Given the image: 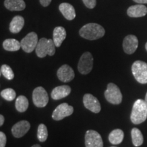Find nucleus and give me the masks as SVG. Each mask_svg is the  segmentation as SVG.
Here are the masks:
<instances>
[{
	"instance_id": "obj_1",
	"label": "nucleus",
	"mask_w": 147,
	"mask_h": 147,
	"mask_svg": "<svg viewBox=\"0 0 147 147\" xmlns=\"http://www.w3.org/2000/svg\"><path fill=\"white\" fill-rule=\"evenodd\" d=\"M79 34L84 39L95 40L104 36L105 29L99 24L88 23L80 29Z\"/></svg>"
},
{
	"instance_id": "obj_2",
	"label": "nucleus",
	"mask_w": 147,
	"mask_h": 147,
	"mask_svg": "<svg viewBox=\"0 0 147 147\" xmlns=\"http://www.w3.org/2000/svg\"><path fill=\"white\" fill-rule=\"evenodd\" d=\"M131 122L134 124L142 123L147 119V104L144 100L138 99L134 102L131 114Z\"/></svg>"
},
{
	"instance_id": "obj_3",
	"label": "nucleus",
	"mask_w": 147,
	"mask_h": 147,
	"mask_svg": "<svg viewBox=\"0 0 147 147\" xmlns=\"http://www.w3.org/2000/svg\"><path fill=\"white\" fill-rule=\"evenodd\" d=\"M55 42L52 39H47L42 38L39 40L36 48V53L40 58H44L47 55L53 56L55 53Z\"/></svg>"
},
{
	"instance_id": "obj_4",
	"label": "nucleus",
	"mask_w": 147,
	"mask_h": 147,
	"mask_svg": "<svg viewBox=\"0 0 147 147\" xmlns=\"http://www.w3.org/2000/svg\"><path fill=\"white\" fill-rule=\"evenodd\" d=\"M131 71L134 78L139 83H147V63L142 61H136L133 63Z\"/></svg>"
},
{
	"instance_id": "obj_5",
	"label": "nucleus",
	"mask_w": 147,
	"mask_h": 147,
	"mask_svg": "<svg viewBox=\"0 0 147 147\" xmlns=\"http://www.w3.org/2000/svg\"><path fill=\"white\" fill-rule=\"evenodd\" d=\"M104 95L106 100L110 104H119L122 102L123 96L120 89L114 83H109L108 84Z\"/></svg>"
},
{
	"instance_id": "obj_6",
	"label": "nucleus",
	"mask_w": 147,
	"mask_h": 147,
	"mask_svg": "<svg viewBox=\"0 0 147 147\" xmlns=\"http://www.w3.org/2000/svg\"><path fill=\"white\" fill-rule=\"evenodd\" d=\"M93 57L91 53L85 52L82 55L79 59L78 64V69L82 74H88L93 69Z\"/></svg>"
},
{
	"instance_id": "obj_7",
	"label": "nucleus",
	"mask_w": 147,
	"mask_h": 147,
	"mask_svg": "<svg viewBox=\"0 0 147 147\" xmlns=\"http://www.w3.org/2000/svg\"><path fill=\"white\" fill-rule=\"evenodd\" d=\"M32 100L34 105L38 108L45 107L49 102V95L42 87L36 88L33 91Z\"/></svg>"
},
{
	"instance_id": "obj_8",
	"label": "nucleus",
	"mask_w": 147,
	"mask_h": 147,
	"mask_svg": "<svg viewBox=\"0 0 147 147\" xmlns=\"http://www.w3.org/2000/svg\"><path fill=\"white\" fill-rule=\"evenodd\" d=\"M38 35L35 32H30L21 41L22 49L25 53H30L34 51L38 43Z\"/></svg>"
},
{
	"instance_id": "obj_9",
	"label": "nucleus",
	"mask_w": 147,
	"mask_h": 147,
	"mask_svg": "<svg viewBox=\"0 0 147 147\" xmlns=\"http://www.w3.org/2000/svg\"><path fill=\"white\" fill-rule=\"evenodd\" d=\"M74 112V108L69 106L67 103L59 105L53 111L52 117L55 121H60L63 119L65 117L70 116Z\"/></svg>"
},
{
	"instance_id": "obj_10",
	"label": "nucleus",
	"mask_w": 147,
	"mask_h": 147,
	"mask_svg": "<svg viewBox=\"0 0 147 147\" xmlns=\"http://www.w3.org/2000/svg\"><path fill=\"white\" fill-rule=\"evenodd\" d=\"M86 147H103V140L100 134L94 130H88L85 134Z\"/></svg>"
},
{
	"instance_id": "obj_11",
	"label": "nucleus",
	"mask_w": 147,
	"mask_h": 147,
	"mask_svg": "<svg viewBox=\"0 0 147 147\" xmlns=\"http://www.w3.org/2000/svg\"><path fill=\"white\" fill-rule=\"evenodd\" d=\"M83 104L86 108L94 113H99L101 110L100 103L93 95L87 93L83 97Z\"/></svg>"
},
{
	"instance_id": "obj_12",
	"label": "nucleus",
	"mask_w": 147,
	"mask_h": 147,
	"mask_svg": "<svg viewBox=\"0 0 147 147\" xmlns=\"http://www.w3.org/2000/svg\"><path fill=\"white\" fill-rule=\"evenodd\" d=\"M138 47V40L134 35H128L124 38L123 42V48L125 53L128 55L133 54Z\"/></svg>"
},
{
	"instance_id": "obj_13",
	"label": "nucleus",
	"mask_w": 147,
	"mask_h": 147,
	"mask_svg": "<svg viewBox=\"0 0 147 147\" xmlns=\"http://www.w3.org/2000/svg\"><path fill=\"white\" fill-rule=\"evenodd\" d=\"M57 75L61 81L63 82L71 81L75 76L74 71L68 65H63L61 66L57 70Z\"/></svg>"
},
{
	"instance_id": "obj_14",
	"label": "nucleus",
	"mask_w": 147,
	"mask_h": 147,
	"mask_svg": "<svg viewBox=\"0 0 147 147\" xmlns=\"http://www.w3.org/2000/svg\"><path fill=\"white\" fill-rule=\"evenodd\" d=\"M30 123L27 121H21L16 123L12 128V133L16 138L23 137L30 129Z\"/></svg>"
},
{
	"instance_id": "obj_15",
	"label": "nucleus",
	"mask_w": 147,
	"mask_h": 147,
	"mask_svg": "<svg viewBox=\"0 0 147 147\" xmlns=\"http://www.w3.org/2000/svg\"><path fill=\"white\" fill-rule=\"evenodd\" d=\"M71 93V88L68 85H61L55 87L51 92V97L53 100H58L68 96Z\"/></svg>"
},
{
	"instance_id": "obj_16",
	"label": "nucleus",
	"mask_w": 147,
	"mask_h": 147,
	"mask_svg": "<svg viewBox=\"0 0 147 147\" xmlns=\"http://www.w3.org/2000/svg\"><path fill=\"white\" fill-rule=\"evenodd\" d=\"M128 16L130 17L138 18L144 16L147 14V8L143 4H137L130 6L127 11Z\"/></svg>"
},
{
	"instance_id": "obj_17",
	"label": "nucleus",
	"mask_w": 147,
	"mask_h": 147,
	"mask_svg": "<svg viewBox=\"0 0 147 147\" xmlns=\"http://www.w3.org/2000/svg\"><path fill=\"white\" fill-rule=\"evenodd\" d=\"M60 12L68 21H71L76 17V12L73 5L68 3H62L59 6Z\"/></svg>"
},
{
	"instance_id": "obj_18",
	"label": "nucleus",
	"mask_w": 147,
	"mask_h": 147,
	"mask_svg": "<svg viewBox=\"0 0 147 147\" xmlns=\"http://www.w3.org/2000/svg\"><path fill=\"white\" fill-rule=\"evenodd\" d=\"M4 5L10 11H21L26 7L24 0H5Z\"/></svg>"
},
{
	"instance_id": "obj_19",
	"label": "nucleus",
	"mask_w": 147,
	"mask_h": 147,
	"mask_svg": "<svg viewBox=\"0 0 147 147\" xmlns=\"http://www.w3.org/2000/svg\"><path fill=\"white\" fill-rule=\"evenodd\" d=\"M66 38V31L63 27H55L53 31V41L56 47H59Z\"/></svg>"
},
{
	"instance_id": "obj_20",
	"label": "nucleus",
	"mask_w": 147,
	"mask_h": 147,
	"mask_svg": "<svg viewBox=\"0 0 147 147\" xmlns=\"http://www.w3.org/2000/svg\"><path fill=\"white\" fill-rule=\"evenodd\" d=\"M25 24V20L21 16H16L12 18L10 24V31L13 34L19 33L23 29Z\"/></svg>"
},
{
	"instance_id": "obj_21",
	"label": "nucleus",
	"mask_w": 147,
	"mask_h": 147,
	"mask_svg": "<svg viewBox=\"0 0 147 147\" xmlns=\"http://www.w3.org/2000/svg\"><path fill=\"white\" fill-rule=\"evenodd\" d=\"M124 138V133L120 129L113 130L110 132L108 136L110 142L113 144H119L123 142Z\"/></svg>"
},
{
	"instance_id": "obj_22",
	"label": "nucleus",
	"mask_w": 147,
	"mask_h": 147,
	"mask_svg": "<svg viewBox=\"0 0 147 147\" xmlns=\"http://www.w3.org/2000/svg\"><path fill=\"white\" fill-rule=\"evenodd\" d=\"M3 47L5 51H17L21 49V42L16 39H7L3 42Z\"/></svg>"
},
{
	"instance_id": "obj_23",
	"label": "nucleus",
	"mask_w": 147,
	"mask_h": 147,
	"mask_svg": "<svg viewBox=\"0 0 147 147\" xmlns=\"http://www.w3.org/2000/svg\"><path fill=\"white\" fill-rule=\"evenodd\" d=\"M29 106V102L27 98L24 95H20L16 100L15 107L19 113H24L27 110Z\"/></svg>"
},
{
	"instance_id": "obj_24",
	"label": "nucleus",
	"mask_w": 147,
	"mask_h": 147,
	"mask_svg": "<svg viewBox=\"0 0 147 147\" xmlns=\"http://www.w3.org/2000/svg\"><path fill=\"white\" fill-rule=\"evenodd\" d=\"M131 139L133 144L135 146H140L143 144L144 138L140 130L138 128H133L131 129Z\"/></svg>"
},
{
	"instance_id": "obj_25",
	"label": "nucleus",
	"mask_w": 147,
	"mask_h": 147,
	"mask_svg": "<svg viewBox=\"0 0 147 147\" xmlns=\"http://www.w3.org/2000/svg\"><path fill=\"white\" fill-rule=\"evenodd\" d=\"M37 137L39 140L40 142H45L48 138V129L47 126L44 124L39 125L38 128V133H37Z\"/></svg>"
},
{
	"instance_id": "obj_26",
	"label": "nucleus",
	"mask_w": 147,
	"mask_h": 147,
	"mask_svg": "<svg viewBox=\"0 0 147 147\" xmlns=\"http://www.w3.org/2000/svg\"><path fill=\"white\" fill-rule=\"evenodd\" d=\"M1 96L7 101H12L16 97V92L14 89L8 88L1 91Z\"/></svg>"
},
{
	"instance_id": "obj_27",
	"label": "nucleus",
	"mask_w": 147,
	"mask_h": 147,
	"mask_svg": "<svg viewBox=\"0 0 147 147\" xmlns=\"http://www.w3.org/2000/svg\"><path fill=\"white\" fill-rule=\"evenodd\" d=\"M1 73L5 78H7L8 80H12L14 77V74L13 71L10 66L8 65H1Z\"/></svg>"
},
{
	"instance_id": "obj_28",
	"label": "nucleus",
	"mask_w": 147,
	"mask_h": 147,
	"mask_svg": "<svg viewBox=\"0 0 147 147\" xmlns=\"http://www.w3.org/2000/svg\"><path fill=\"white\" fill-rule=\"evenodd\" d=\"M82 1L88 8H94L96 5V0H82Z\"/></svg>"
},
{
	"instance_id": "obj_29",
	"label": "nucleus",
	"mask_w": 147,
	"mask_h": 147,
	"mask_svg": "<svg viewBox=\"0 0 147 147\" xmlns=\"http://www.w3.org/2000/svg\"><path fill=\"white\" fill-rule=\"evenodd\" d=\"M6 136L3 132H0V147H5L6 144Z\"/></svg>"
},
{
	"instance_id": "obj_30",
	"label": "nucleus",
	"mask_w": 147,
	"mask_h": 147,
	"mask_svg": "<svg viewBox=\"0 0 147 147\" xmlns=\"http://www.w3.org/2000/svg\"><path fill=\"white\" fill-rule=\"evenodd\" d=\"M52 0H40V3L44 7H47L48 5H50Z\"/></svg>"
},
{
	"instance_id": "obj_31",
	"label": "nucleus",
	"mask_w": 147,
	"mask_h": 147,
	"mask_svg": "<svg viewBox=\"0 0 147 147\" xmlns=\"http://www.w3.org/2000/svg\"><path fill=\"white\" fill-rule=\"evenodd\" d=\"M135 2H136L139 4H145L147 3V0H134Z\"/></svg>"
},
{
	"instance_id": "obj_32",
	"label": "nucleus",
	"mask_w": 147,
	"mask_h": 147,
	"mask_svg": "<svg viewBox=\"0 0 147 147\" xmlns=\"http://www.w3.org/2000/svg\"><path fill=\"white\" fill-rule=\"evenodd\" d=\"M3 123H4V117L3 115H0V125L2 126Z\"/></svg>"
},
{
	"instance_id": "obj_33",
	"label": "nucleus",
	"mask_w": 147,
	"mask_h": 147,
	"mask_svg": "<svg viewBox=\"0 0 147 147\" xmlns=\"http://www.w3.org/2000/svg\"><path fill=\"white\" fill-rule=\"evenodd\" d=\"M32 147H41V146H40L39 144H34Z\"/></svg>"
},
{
	"instance_id": "obj_34",
	"label": "nucleus",
	"mask_w": 147,
	"mask_h": 147,
	"mask_svg": "<svg viewBox=\"0 0 147 147\" xmlns=\"http://www.w3.org/2000/svg\"><path fill=\"white\" fill-rule=\"evenodd\" d=\"M144 101H145V102H146V103L147 104V93H146V96H145Z\"/></svg>"
},
{
	"instance_id": "obj_35",
	"label": "nucleus",
	"mask_w": 147,
	"mask_h": 147,
	"mask_svg": "<svg viewBox=\"0 0 147 147\" xmlns=\"http://www.w3.org/2000/svg\"><path fill=\"white\" fill-rule=\"evenodd\" d=\"M145 48H146V50L147 51V42H146V45H145Z\"/></svg>"
},
{
	"instance_id": "obj_36",
	"label": "nucleus",
	"mask_w": 147,
	"mask_h": 147,
	"mask_svg": "<svg viewBox=\"0 0 147 147\" xmlns=\"http://www.w3.org/2000/svg\"><path fill=\"white\" fill-rule=\"evenodd\" d=\"M113 147H115V146H113Z\"/></svg>"
}]
</instances>
